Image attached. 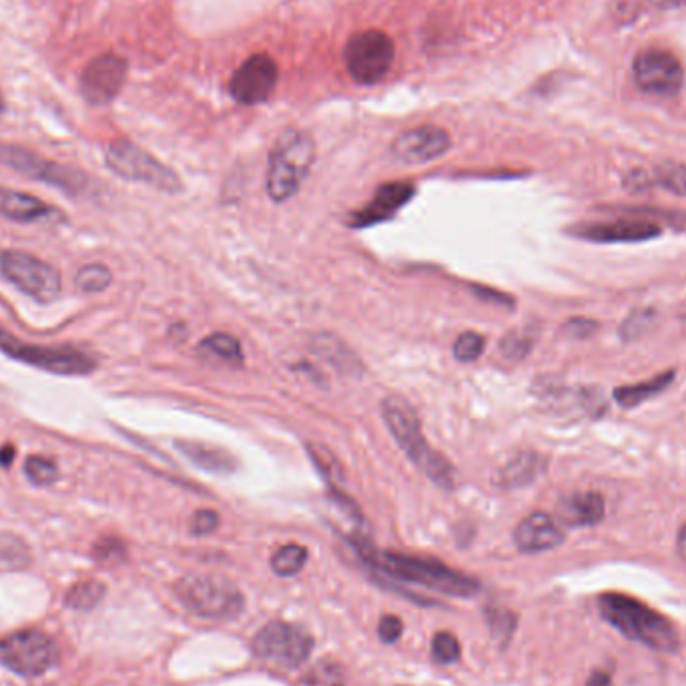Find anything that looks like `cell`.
Returning <instances> with one entry per match:
<instances>
[{"mask_svg":"<svg viewBox=\"0 0 686 686\" xmlns=\"http://www.w3.org/2000/svg\"><path fill=\"white\" fill-rule=\"evenodd\" d=\"M658 185L675 191L678 195H686V167L665 165L658 169Z\"/></svg>","mask_w":686,"mask_h":686,"instance_id":"e575fe53","label":"cell"},{"mask_svg":"<svg viewBox=\"0 0 686 686\" xmlns=\"http://www.w3.org/2000/svg\"><path fill=\"white\" fill-rule=\"evenodd\" d=\"M129 64L117 52H104L84 67L81 74V94L84 101L94 107H103L117 99L125 87Z\"/></svg>","mask_w":686,"mask_h":686,"instance_id":"5bb4252c","label":"cell"},{"mask_svg":"<svg viewBox=\"0 0 686 686\" xmlns=\"http://www.w3.org/2000/svg\"><path fill=\"white\" fill-rule=\"evenodd\" d=\"M604 498L598 492H576L558 504V516L566 526H594L603 521Z\"/></svg>","mask_w":686,"mask_h":686,"instance_id":"44dd1931","label":"cell"},{"mask_svg":"<svg viewBox=\"0 0 686 686\" xmlns=\"http://www.w3.org/2000/svg\"><path fill=\"white\" fill-rule=\"evenodd\" d=\"M377 635H380L382 643H385V645H394L395 640L404 635V624L394 614H387V616L380 621Z\"/></svg>","mask_w":686,"mask_h":686,"instance_id":"74e56055","label":"cell"},{"mask_svg":"<svg viewBox=\"0 0 686 686\" xmlns=\"http://www.w3.org/2000/svg\"><path fill=\"white\" fill-rule=\"evenodd\" d=\"M414 193H416V189L412 183H404V181L402 183H385L375 191L374 198L365 208L355 211L350 219V225L357 229L372 228V225H377L385 219L394 218V213L404 208L407 201L414 198Z\"/></svg>","mask_w":686,"mask_h":686,"instance_id":"e0dca14e","label":"cell"},{"mask_svg":"<svg viewBox=\"0 0 686 686\" xmlns=\"http://www.w3.org/2000/svg\"><path fill=\"white\" fill-rule=\"evenodd\" d=\"M24 474L34 486H49L59 478V466L52 457L34 454V456L27 457Z\"/></svg>","mask_w":686,"mask_h":686,"instance_id":"f546056e","label":"cell"},{"mask_svg":"<svg viewBox=\"0 0 686 686\" xmlns=\"http://www.w3.org/2000/svg\"><path fill=\"white\" fill-rule=\"evenodd\" d=\"M673 380H675V374L668 372V374L658 375V377L650 380V382H645V384L618 387V390H616V400H618V404L624 407L638 406L640 402H646L648 397L660 394Z\"/></svg>","mask_w":686,"mask_h":686,"instance_id":"484cf974","label":"cell"},{"mask_svg":"<svg viewBox=\"0 0 686 686\" xmlns=\"http://www.w3.org/2000/svg\"><path fill=\"white\" fill-rule=\"evenodd\" d=\"M175 447L198 468L218 472V474H228V472L238 468L235 457L221 447L209 446V444H201V442H189V440L175 442Z\"/></svg>","mask_w":686,"mask_h":686,"instance_id":"603a6c76","label":"cell"},{"mask_svg":"<svg viewBox=\"0 0 686 686\" xmlns=\"http://www.w3.org/2000/svg\"><path fill=\"white\" fill-rule=\"evenodd\" d=\"M660 231L650 221H635V219H621L613 223H594L578 229V235L584 240L601 241V243H616V241H645L658 235Z\"/></svg>","mask_w":686,"mask_h":686,"instance_id":"ffe728a7","label":"cell"},{"mask_svg":"<svg viewBox=\"0 0 686 686\" xmlns=\"http://www.w3.org/2000/svg\"><path fill=\"white\" fill-rule=\"evenodd\" d=\"M0 165L11 167L27 178L42 181L51 188L61 189L67 195H84L93 181L84 175L83 171H77L73 167L61 165L51 159L37 155L24 147L0 143Z\"/></svg>","mask_w":686,"mask_h":686,"instance_id":"9c48e42d","label":"cell"},{"mask_svg":"<svg viewBox=\"0 0 686 686\" xmlns=\"http://www.w3.org/2000/svg\"><path fill=\"white\" fill-rule=\"evenodd\" d=\"M219 514L213 510H199L193 514V521H191V532L195 536H208L211 532L218 531Z\"/></svg>","mask_w":686,"mask_h":686,"instance_id":"8d00e7d4","label":"cell"},{"mask_svg":"<svg viewBox=\"0 0 686 686\" xmlns=\"http://www.w3.org/2000/svg\"><path fill=\"white\" fill-rule=\"evenodd\" d=\"M24 554H27V548L19 538L7 536V534L0 536V561H4V558L17 561L19 556H24Z\"/></svg>","mask_w":686,"mask_h":686,"instance_id":"f35d334b","label":"cell"},{"mask_svg":"<svg viewBox=\"0 0 686 686\" xmlns=\"http://www.w3.org/2000/svg\"><path fill=\"white\" fill-rule=\"evenodd\" d=\"M514 542L518 551L536 554L561 546L564 542V532L551 514L534 512L518 524V528L514 531Z\"/></svg>","mask_w":686,"mask_h":686,"instance_id":"ac0fdd59","label":"cell"},{"mask_svg":"<svg viewBox=\"0 0 686 686\" xmlns=\"http://www.w3.org/2000/svg\"><path fill=\"white\" fill-rule=\"evenodd\" d=\"M0 273L17 290L32 297L34 302L51 303L61 295L63 280L59 270L49 263L27 253V251L4 250L0 253Z\"/></svg>","mask_w":686,"mask_h":686,"instance_id":"ba28073f","label":"cell"},{"mask_svg":"<svg viewBox=\"0 0 686 686\" xmlns=\"http://www.w3.org/2000/svg\"><path fill=\"white\" fill-rule=\"evenodd\" d=\"M305 450L310 454V460L313 462V466L317 468V472L322 474V478L325 480L327 488L330 490H343L345 484V474H343L342 464L340 460L335 457L332 450L317 442H307Z\"/></svg>","mask_w":686,"mask_h":686,"instance_id":"d4e9b609","label":"cell"},{"mask_svg":"<svg viewBox=\"0 0 686 686\" xmlns=\"http://www.w3.org/2000/svg\"><path fill=\"white\" fill-rule=\"evenodd\" d=\"M104 596V586L97 581H87V583L77 584L73 591L67 596V603L74 606V608H93L94 604H99V601Z\"/></svg>","mask_w":686,"mask_h":686,"instance_id":"1f68e13d","label":"cell"},{"mask_svg":"<svg viewBox=\"0 0 686 686\" xmlns=\"http://www.w3.org/2000/svg\"><path fill=\"white\" fill-rule=\"evenodd\" d=\"M656 2H660V4H665V7H676V4H680V2H685V0H656Z\"/></svg>","mask_w":686,"mask_h":686,"instance_id":"ee69618b","label":"cell"},{"mask_svg":"<svg viewBox=\"0 0 686 686\" xmlns=\"http://www.w3.org/2000/svg\"><path fill=\"white\" fill-rule=\"evenodd\" d=\"M676 548H678V554H680V558L686 561V524L678 532V544H676Z\"/></svg>","mask_w":686,"mask_h":686,"instance_id":"7bdbcfd3","label":"cell"},{"mask_svg":"<svg viewBox=\"0 0 686 686\" xmlns=\"http://www.w3.org/2000/svg\"><path fill=\"white\" fill-rule=\"evenodd\" d=\"M633 77L643 93L663 99L676 97L685 83L683 64L673 52L663 49L638 52L633 64Z\"/></svg>","mask_w":686,"mask_h":686,"instance_id":"4fadbf2b","label":"cell"},{"mask_svg":"<svg viewBox=\"0 0 686 686\" xmlns=\"http://www.w3.org/2000/svg\"><path fill=\"white\" fill-rule=\"evenodd\" d=\"M382 416H384L385 426L395 437L397 446L404 450V454L416 464L417 468L422 470L427 478L440 488H454V480H456L454 468L446 457L430 446L426 437L422 436L420 420H417L414 407L410 406L404 397L390 395L382 404Z\"/></svg>","mask_w":686,"mask_h":686,"instance_id":"3957f363","label":"cell"},{"mask_svg":"<svg viewBox=\"0 0 686 686\" xmlns=\"http://www.w3.org/2000/svg\"><path fill=\"white\" fill-rule=\"evenodd\" d=\"M2 111H4V97L0 93V114H2Z\"/></svg>","mask_w":686,"mask_h":686,"instance_id":"f6af8a7d","label":"cell"},{"mask_svg":"<svg viewBox=\"0 0 686 686\" xmlns=\"http://www.w3.org/2000/svg\"><path fill=\"white\" fill-rule=\"evenodd\" d=\"M315 159L312 135L287 129L271 149L268 167V195L273 203H285L302 189Z\"/></svg>","mask_w":686,"mask_h":686,"instance_id":"277c9868","label":"cell"},{"mask_svg":"<svg viewBox=\"0 0 686 686\" xmlns=\"http://www.w3.org/2000/svg\"><path fill=\"white\" fill-rule=\"evenodd\" d=\"M452 137L440 127L426 125L410 129L392 143V155L404 165H424L446 155Z\"/></svg>","mask_w":686,"mask_h":686,"instance_id":"2e32d148","label":"cell"},{"mask_svg":"<svg viewBox=\"0 0 686 686\" xmlns=\"http://www.w3.org/2000/svg\"><path fill=\"white\" fill-rule=\"evenodd\" d=\"M300 686H345V675L342 666L332 660H322L312 666V670H307Z\"/></svg>","mask_w":686,"mask_h":686,"instance_id":"4dcf8cb0","label":"cell"},{"mask_svg":"<svg viewBox=\"0 0 686 686\" xmlns=\"http://www.w3.org/2000/svg\"><path fill=\"white\" fill-rule=\"evenodd\" d=\"M484 347H486V340L476 332L462 333L454 343V357L457 362H476L480 355L484 354Z\"/></svg>","mask_w":686,"mask_h":686,"instance_id":"d6a6232c","label":"cell"},{"mask_svg":"<svg viewBox=\"0 0 686 686\" xmlns=\"http://www.w3.org/2000/svg\"><path fill=\"white\" fill-rule=\"evenodd\" d=\"M201 347L209 354L218 355L219 360L228 364L243 365V350L238 337L229 333H211L201 342Z\"/></svg>","mask_w":686,"mask_h":686,"instance_id":"83f0119b","label":"cell"},{"mask_svg":"<svg viewBox=\"0 0 686 686\" xmlns=\"http://www.w3.org/2000/svg\"><path fill=\"white\" fill-rule=\"evenodd\" d=\"M310 552L305 546L300 544H285L280 551L271 556V568L278 576H295L303 571V566L307 564Z\"/></svg>","mask_w":686,"mask_h":686,"instance_id":"4316f807","label":"cell"},{"mask_svg":"<svg viewBox=\"0 0 686 686\" xmlns=\"http://www.w3.org/2000/svg\"><path fill=\"white\" fill-rule=\"evenodd\" d=\"M94 551H97V556L101 561H113L117 556H123L125 546H123V542L114 541V538H104L97 544Z\"/></svg>","mask_w":686,"mask_h":686,"instance_id":"ab89813d","label":"cell"},{"mask_svg":"<svg viewBox=\"0 0 686 686\" xmlns=\"http://www.w3.org/2000/svg\"><path fill=\"white\" fill-rule=\"evenodd\" d=\"M586 686H614L613 676L604 670H594L593 675L588 676Z\"/></svg>","mask_w":686,"mask_h":686,"instance_id":"60d3db41","label":"cell"},{"mask_svg":"<svg viewBox=\"0 0 686 686\" xmlns=\"http://www.w3.org/2000/svg\"><path fill=\"white\" fill-rule=\"evenodd\" d=\"M355 546L370 566H374L375 571L384 572L387 576L420 584V586L452 594V596H472L478 593L480 584L474 578L447 568L442 562L414 558V556H404L395 552H375L364 546V542H355Z\"/></svg>","mask_w":686,"mask_h":686,"instance_id":"7a4b0ae2","label":"cell"},{"mask_svg":"<svg viewBox=\"0 0 686 686\" xmlns=\"http://www.w3.org/2000/svg\"><path fill=\"white\" fill-rule=\"evenodd\" d=\"M59 660V648L41 630H21L0 640V663L22 676H39Z\"/></svg>","mask_w":686,"mask_h":686,"instance_id":"8fae6325","label":"cell"},{"mask_svg":"<svg viewBox=\"0 0 686 686\" xmlns=\"http://www.w3.org/2000/svg\"><path fill=\"white\" fill-rule=\"evenodd\" d=\"M104 161L117 178L147 183L165 193L183 191V183L173 169L163 165L159 159L129 139L111 141L104 151Z\"/></svg>","mask_w":686,"mask_h":686,"instance_id":"8992f818","label":"cell"},{"mask_svg":"<svg viewBox=\"0 0 686 686\" xmlns=\"http://www.w3.org/2000/svg\"><path fill=\"white\" fill-rule=\"evenodd\" d=\"M546 468V462L541 454L534 452H522L516 457H512L504 468L500 470L496 484L500 488H524L531 486L532 482L541 478Z\"/></svg>","mask_w":686,"mask_h":686,"instance_id":"7402d4cb","label":"cell"},{"mask_svg":"<svg viewBox=\"0 0 686 686\" xmlns=\"http://www.w3.org/2000/svg\"><path fill=\"white\" fill-rule=\"evenodd\" d=\"M395 59L394 41L382 31L355 32L345 42L343 63L355 83L375 84L390 73Z\"/></svg>","mask_w":686,"mask_h":686,"instance_id":"30bf717a","label":"cell"},{"mask_svg":"<svg viewBox=\"0 0 686 686\" xmlns=\"http://www.w3.org/2000/svg\"><path fill=\"white\" fill-rule=\"evenodd\" d=\"M0 352L17 362L57 375H89L99 367L93 355L71 345H37L19 340L0 325Z\"/></svg>","mask_w":686,"mask_h":686,"instance_id":"5b68a950","label":"cell"},{"mask_svg":"<svg viewBox=\"0 0 686 686\" xmlns=\"http://www.w3.org/2000/svg\"><path fill=\"white\" fill-rule=\"evenodd\" d=\"M460 643L452 633H437L432 640V655L440 665H454L460 658Z\"/></svg>","mask_w":686,"mask_h":686,"instance_id":"836d02e7","label":"cell"},{"mask_svg":"<svg viewBox=\"0 0 686 686\" xmlns=\"http://www.w3.org/2000/svg\"><path fill=\"white\" fill-rule=\"evenodd\" d=\"M253 650L273 665L297 668L312 655L313 638L295 624L270 623L253 638Z\"/></svg>","mask_w":686,"mask_h":686,"instance_id":"7c38bea8","label":"cell"},{"mask_svg":"<svg viewBox=\"0 0 686 686\" xmlns=\"http://www.w3.org/2000/svg\"><path fill=\"white\" fill-rule=\"evenodd\" d=\"M312 350L315 355L322 357L323 362L333 365L342 374L355 375L360 374V370H362V364L355 357L354 352L332 333L313 335Z\"/></svg>","mask_w":686,"mask_h":686,"instance_id":"cb8c5ba5","label":"cell"},{"mask_svg":"<svg viewBox=\"0 0 686 686\" xmlns=\"http://www.w3.org/2000/svg\"><path fill=\"white\" fill-rule=\"evenodd\" d=\"M178 596L188 611L209 621H228L243 611V594L221 576H188L178 584Z\"/></svg>","mask_w":686,"mask_h":686,"instance_id":"52a82bcc","label":"cell"},{"mask_svg":"<svg viewBox=\"0 0 686 686\" xmlns=\"http://www.w3.org/2000/svg\"><path fill=\"white\" fill-rule=\"evenodd\" d=\"M278 64L265 52L250 57L229 81V93L241 104H260L270 99L278 87Z\"/></svg>","mask_w":686,"mask_h":686,"instance_id":"9a60e30c","label":"cell"},{"mask_svg":"<svg viewBox=\"0 0 686 686\" xmlns=\"http://www.w3.org/2000/svg\"><path fill=\"white\" fill-rule=\"evenodd\" d=\"M0 218L14 223H34L42 219H61L63 213L34 195L22 193L17 189L0 188Z\"/></svg>","mask_w":686,"mask_h":686,"instance_id":"d6986e66","label":"cell"},{"mask_svg":"<svg viewBox=\"0 0 686 686\" xmlns=\"http://www.w3.org/2000/svg\"><path fill=\"white\" fill-rule=\"evenodd\" d=\"M532 340L524 333H510L502 343H500V352L508 360H522L524 355L531 352Z\"/></svg>","mask_w":686,"mask_h":686,"instance_id":"d590c367","label":"cell"},{"mask_svg":"<svg viewBox=\"0 0 686 686\" xmlns=\"http://www.w3.org/2000/svg\"><path fill=\"white\" fill-rule=\"evenodd\" d=\"M14 454H17V450L11 444H7V446L0 450V466H4V468H9L12 464V460H14Z\"/></svg>","mask_w":686,"mask_h":686,"instance_id":"b9f144b4","label":"cell"},{"mask_svg":"<svg viewBox=\"0 0 686 686\" xmlns=\"http://www.w3.org/2000/svg\"><path fill=\"white\" fill-rule=\"evenodd\" d=\"M598 611L604 621L628 640L640 643L656 653L670 655L678 650L680 638L675 624L645 603L626 594L606 593L598 598Z\"/></svg>","mask_w":686,"mask_h":686,"instance_id":"6da1fadb","label":"cell"},{"mask_svg":"<svg viewBox=\"0 0 686 686\" xmlns=\"http://www.w3.org/2000/svg\"><path fill=\"white\" fill-rule=\"evenodd\" d=\"M113 281V273L103 263H87L81 270L77 271L74 285L83 293L104 292Z\"/></svg>","mask_w":686,"mask_h":686,"instance_id":"f1b7e54d","label":"cell"}]
</instances>
